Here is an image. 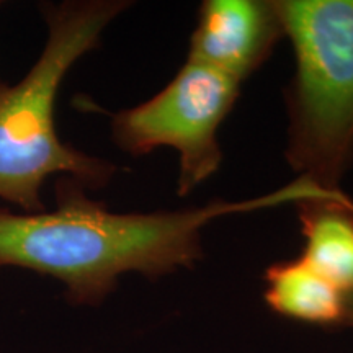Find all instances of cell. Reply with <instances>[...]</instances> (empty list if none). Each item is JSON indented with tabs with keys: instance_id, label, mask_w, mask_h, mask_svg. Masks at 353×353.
<instances>
[{
	"instance_id": "7",
	"label": "cell",
	"mask_w": 353,
	"mask_h": 353,
	"mask_svg": "<svg viewBox=\"0 0 353 353\" xmlns=\"http://www.w3.org/2000/svg\"><path fill=\"white\" fill-rule=\"evenodd\" d=\"M299 208L301 259L343 293H352L353 210L327 201H306Z\"/></svg>"
},
{
	"instance_id": "4",
	"label": "cell",
	"mask_w": 353,
	"mask_h": 353,
	"mask_svg": "<svg viewBox=\"0 0 353 353\" xmlns=\"http://www.w3.org/2000/svg\"><path fill=\"white\" fill-rule=\"evenodd\" d=\"M239 94V81L187 59L157 95L112 114L113 141L131 156L175 149L180 156L179 195L187 196L218 172L223 161L218 130Z\"/></svg>"
},
{
	"instance_id": "5",
	"label": "cell",
	"mask_w": 353,
	"mask_h": 353,
	"mask_svg": "<svg viewBox=\"0 0 353 353\" xmlns=\"http://www.w3.org/2000/svg\"><path fill=\"white\" fill-rule=\"evenodd\" d=\"M283 34L275 2L206 0L198 12L187 59L242 83L268 59Z\"/></svg>"
},
{
	"instance_id": "8",
	"label": "cell",
	"mask_w": 353,
	"mask_h": 353,
	"mask_svg": "<svg viewBox=\"0 0 353 353\" xmlns=\"http://www.w3.org/2000/svg\"><path fill=\"white\" fill-rule=\"evenodd\" d=\"M0 6H2V2H0Z\"/></svg>"
},
{
	"instance_id": "3",
	"label": "cell",
	"mask_w": 353,
	"mask_h": 353,
	"mask_svg": "<svg viewBox=\"0 0 353 353\" xmlns=\"http://www.w3.org/2000/svg\"><path fill=\"white\" fill-rule=\"evenodd\" d=\"M275 7L296 56L286 157L301 176L342 190L353 165V0H280Z\"/></svg>"
},
{
	"instance_id": "6",
	"label": "cell",
	"mask_w": 353,
	"mask_h": 353,
	"mask_svg": "<svg viewBox=\"0 0 353 353\" xmlns=\"http://www.w3.org/2000/svg\"><path fill=\"white\" fill-rule=\"evenodd\" d=\"M263 299L288 319L322 327L345 324L347 294L301 257L267 268Z\"/></svg>"
},
{
	"instance_id": "1",
	"label": "cell",
	"mask_w": 353,
	"mask_h": 353,
	"mask_svg": "<svg viewBox=\"0 0 353 353\" xmlns=\"http://www.w3.org/2000/svg\"><path fill=\"white\" fill-rule=\"evenodd\" d=\"M337 193L306 176L245 201H213L201 208L113 213L90 200L69 176L56 183V208L21 213L0 205V270L23 268L51 276L79 306H99L120 276H164L201 259V232L216 218L286 203L335 201Z\"/></svg>"
},
{
	"instance_id": "2",
	"label": "cell",
	"mask_w": 353,
	"mask_h": 353,
	"mask_svg": "<svg viewBox=\"0 0 353 353\" xmlns=\"http://www.w3.org/2000/svg\"><path fill=\"white\" fill-rule=\"evenodd\" d=\"M123 0H68L41 7L48 38L38 59L15 85L0 81V201L21 213L46 210L50 176L83 188L105 187L117 165L65 144L56 130V100L74 64L99 46L107 26L130 7Z\"/></svg>"
}]
</instances>
